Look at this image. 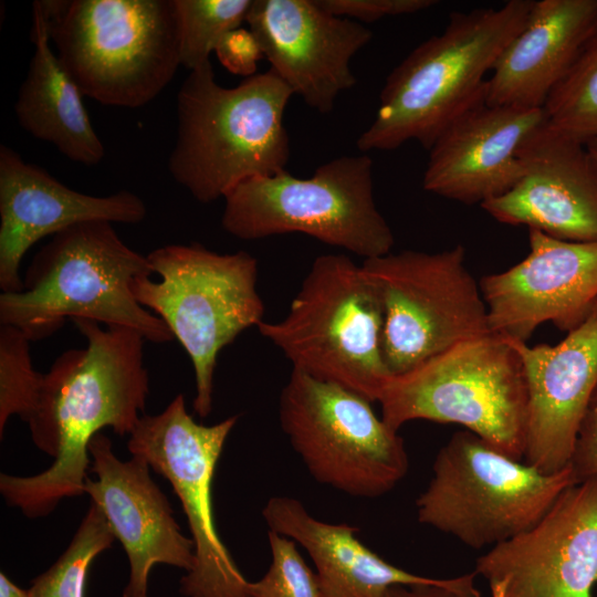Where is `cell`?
I'll return each instance as SVG.
<instances>
[{
	"instance_id": "6da1fadb",
	"label": "cell",
	"mask_w": 597,
	"mask_h": 597,
	"mask_svg": "<svg viewBox=\"0 0 597 597\" xmlns=\"http://www.w3.org/2000/svg\"><path fill=\"white\" fill-rule=\"evenodd\" d=\"M87 346L62 353L43 384L29 428L34 444L54 458L30 476L0 475V492L28 517L50 514L65 498L84 493L91 467L88 446L103 428L130 434L149 392L145 337L135 329L76 317Z\"/></svg>"
},
{
	"instance_id": "7a4b0ae2",
	"label": "cell",
	"mask_w": 597,
	"mask_h": 597,
	"mask_svg": "<svg viewBox=\"0 0 597 597\" xmlns=\"http://www.w3.org/2000/svg\"><path fill=\"white\" fill-rule=\"evenodd\" d=\"M292 90L272 70L223 87L211 62L190 71L177 95L172 178L199 202L223 198L241 182L285 170L284 113Z\"/></svg>"
},
{
	"instance_id": "3957f363",
	"label": "cell",
	"mask_w": 597,
	"mask_h": 597,
	"mask_svg": "<svg viewBox=\"0 0 597 597\" xmlns=\"http://www.w3.org/2000/svg\"><path fill=\"white\" fill-rule=\"evenodd\" d=\"M533 1L452 12L440 34L416 46L389 73L357 148L392 150L417 140L429 150L457 115L485 98L486 74L524 25Z\"/></svg>"
},
{
	"instance_id": "277c9868",
	"label": "cell",
	"mask_w": 597,
	"mask_h": 597,
	"mask_svg": "<svg viewBox=\"0 0 597 597\" xmlns=\"http://www.w3.org/2000/svg\"><path fill=\"white\" fill-rule=\"evenodd\" d=\"M147 255L130 249L107 221H86L52 237L33 256L19 292L1 293L0 324L31 341L56 332L66 318L124 326L147 342L168 343L166 324L142 306L132 284L150 276Z\"/></svg>"
},
{
	"instance_id": "5b68a950",
	"label": "cell",
	"mask_w": 597,
	"mask_h": 597,
	"mask_svg": "<svg viewBox=\"0 0 597 597\" xmlns=\"http://www.w3.org/2000/svg\"><path fill=\"white\" fill-rule=\"evenodd\" d=\"M40 2L57 57L101 104L144 106L181 65L175 0Z\"/></svg>"
},
{
	"instance_id": "8992f818",
	"label": "cell",
	"mask_w": 597,
	"mask_h": 597,
	"mask_svg": "<svg viewBox=\"0 0 597 597\" xmlns=\"http://www.w3.org/2000/svg\"><path fill=\"white\" fill-rule=\"evenodd\" d=\"M383 306L363 270L345 254L317 256L286 315L260 334L301 370L378 401L391 376L381 355Z\"/></svg>"
},
{
	"instance_id": "52a82bcc",
	"label": "cell",
	"mask_w": 597,
	"mask_h": 597,
	"mask_svg": "<svg viewBox=\"0 0 597 597\" xmlns=\"http://www.w3.org/2000/svg\"><path fill=\"white\" fill-rule=\"evenodd\" d=\"M378 402L392 430L411 420L457 423L523 460L527 387L520 355L491 333L454 344L412 369L390 376Z\"/></svg>"
},
{
	"instance_id": "ba28073f",
	"label": "cell",
	"mask_w": 597,
	"mask_h": 597,
	"mask_svg": "<svg viewBox=\"0 0 597 597\" xmlns=\"http://www.w3.org/2000/svg\"><path fill=\"white\" fill-rule=\"evenodd\" d=\"M153 273L137 277L132 291L151 310L188 354L195 370L193 410H212L219 353L243 331L263 322L258 261L247 251L218 253L199 243L167 244L147 254Z\"/></svg>"
},
{
	"instance_id": "9c48e42d",
	"label": "cell",
	"mask_w": 597,
	"mask_h": 597,
	"mask_svg": "<svg viewBox=\"0 0 597 597\" xmlns=\"http://www.w3.org/2000/svg\"><path fill=\"white\" fill-rule=\"evenodd\" d=\"M222 228L242 240L300 232L366 259L390 253L394 233L379 212L368 155L341 156L310 178L286 170L248 179L224 197Z\"/></svg>"
},
{
	"instance_id": "30bf717a",
	"label": "cell",
	"mask_w": 597,
	"mask_h": 597,
	"mask_svg": "<svg viewBox=\"0 0 597 597\" xmlns=\"http://www.w3.org/2000/svg\"><path fill=\"white\" fill-rule=\"evenodd\" d=\"M577 482L570 465L543 473L464 429L437 453L417 517L471 548L493 547L531 528Z\"/></svg>"
},
{
	"instance_id": "8fae6325",
	"label": "cell",
	"mask_w": 597,
	"mask_h": 597,
	"mask_svg": "<svg viewBox=\"0 0 597 597\" xmlns=\"http://www.w3.org/2000/svg\"><path fill=\"white\" fill-rule=\"evenodd\" d=\"M464 256L457 244L433 253L390 252L362 263L381 302V355L391 376L492 333L480 283Z\"/></svg>"
},
{
	"instance_id": "7c38bea8",
	"label": "cell",
	"mask_w": 597,
	"mask_h": 597,
	"mask_svg": "<svg viewBox=\"0 0 597 597\" xmlns=\"http://www.w3.org/2000/svg\"><path fill=\"white\" fill-rule=\"evenodd\" d=\"M369 400L292 369L279 400L283 432L310 474L356 498H378L407 474L404 439Z\"/></svg>"
},
{
	"instance_id": "4fadbf2b",
	"label": "cell",
	"mask_w": 597,
	"mask_h": 597,
	"mask_svg": "<svg viewBox=\"0 0 597 597\" xmlns=\"http://www.w3.org/2000/svg\"><path fill=\"white\" fill-rule=\"evenodd\" d=\"M238 418L198 423L179 394L160 413L143 415L129 434L132 457L169 481L187 517L196 561L180 579L186 597H250V582L221 541L212 506L214 471Z\"/></svg>"
},
{
	"instance_id": "5bb4252c",
	"label": "cell",
	"mask_w": 597,
	"mask_h": 597,
	"mask_svg": "<svg viewBox=\"0 0 597 597\" xmlns=\"http://www.w3.org/2000/svg\"><path fill=\"white\" fill-rule=\"evenodd\" d=\"M474 572L491 597H593L597 476L565 489L531 528L479 557Z\"/></svg>"
},
{
	"instance_id": "9a60e30c",
	"label": "cell",
	"mask_w": 597,
	"mask_h": 597,
	"mask_svg": "<svg viewBox=\"0 0 597 597\" xmlns=\"http://www.w3.org/2000/svg\"><path fill=\"white\" fill-rule=\"evenodd\" d=\"M528 242L525 259L479 282L491 332L524 343L544 322L575 329L597 302V241H565L528 229Z\"/></svg>"
},
{
	"instance_id": "2e32d148",
	"label": "cell",
	"mask_w": 597,
	"mask_h": 597,
	"mask_svg": "<svg viewBox=\"0 0 597 597\" xmlns=\"http://www.w3.org/2000/svg\"><path fill=\"white\" fill-rule=\"evenodd\" d=\"M245 22L270 69L322 114L355 85L350 61L373 36L360 22L333 15L316 0H253Z\"/></svg>"
},
{
	"instance_id": "e0dca14e",
	"label": "cell",
	"mask_w": 597,
	"mask_h": 597,
	"mask_svg": "<svg viewBox=\"0 0 597 597\" xmlns=\"http://www.w3.org/2000/svg\"><path fill=\"white\" fill-rule=\"evenodd\" d=\"M519 157L520 179L481 208L501 223L565 241H597V160L586 143L546 121L523 143Z\"/></svg>"
},
{
	"instance_id": "ac0fdd59",
	"label": "cell",
	"mask_w": 597,
	"mask_h": 597,
	"mask_svg": "<svg viewBox=\"0 0 597 597\" xmlns=\"http://www.w3.org/2000/svg\"><path fill=\"white\" fill-rule=\"evenodd\" d=\"M88 453L96 480L86 479L84 493L103 512L129 563L123 596L147 594L149 572L156 564L190 572L196 561L193 541L181 533L169 501L149 474V464L138 457L119 460L102 432L92 439Z\"/></svg>"
},
{
	"instance_id": "d6986e66",
	"label": "cell",
	"mask_w": 597,
	"mask_h": 597,
	"mask_svg": "<svg viewBox=\"0 0 597 597\" xmlns=\"http://www.w3.org/2000/svg\"><path fill=\"white\" fill-rule=\"evenodd\" d=\"M504 338L520 355L526 379L523 460L543 473L559 472L570 464L580 425L597 388V308L555 346L531 347Z\"/></svg>"
},
{
	"instance_id": "ffe728a7",
	"label": "cell",
	"mask_w": 597,
	"mask_h": 597,
	"mask_svg": "<svg viewBox=\"0 0 597 597\" xmlns=\"http://www.w3.org/2000/svg\"><path fill=\"white\" fill-rule=\"evenodd\" d=\"M146 205L128 190L98 197L69 188L29 164L13 149L0 147V289L23 287L20 263L39 240L86 221L138 223Z\"/></svg>"
},
{
	"instance_id": "44dd1931",
	"label": "cell",
	"mask_w": 597,
	"mask_h": 597,
	"mask_svg": "<svg viewBox=\"0 0 597 597\" xmlns=\"http://www.w3.org/2000/svg\"><path fill=\"white\" fill-rule=\"evenodd\" d=\"M546 121L544 108L472 104L429 149L423 189L463 203L504 195L522 175L521 146Z\"/></svg>"
},
{
	"instance_id": "7402d4cb",
	"label": "cell",
	"mask_w": 597,
	"mask_h": 597,
	"mask_svg": "<svg viewBox=\"0 0 597 597\" xmlns=\"http://www.w3.org/2000/svg\"><path fill=\"white\" fill-rule=\"evenodd\" d=\"M597 30V0H537L486 81L492 106L544 108Z\"/></svg>"
},
{
	"instance_id": "603a6c76",
	"label": "cell",
	"mask_w": 597,
	"mask_h": 597,
	"mask_svg": "<svg viewBox=\"0 0 597 597\" xmlns=\"http://www.w3.org/2000/svg\"><path fill=\"white\" fill-rule=\"evenodd\" d=\"M262 516L269 531L293 540L308 553L321 597H385L396 585L453 580L416 575L388 563L357 538V527L320 521L294 498L272 496Z\"/></svg>"
},
{
	"instance_id": "cb8c5ba5",
	"label": "cell",
	"mask_w": 597,
	"mask_h": 597,
	"mask_svg": "<svg viewBox=\"0 0 597 597\" xmlns=\"http://www.w3.org/2000/svg\"><path fill=\"white\" fill-rule=\"evenodd\" d=\"M31 39L34 53L14 105L19 125L72 161L100 164L104 145L91 123L82 91L51 46L40 1L32 4Z\"/></svg>"
},
{
	"instance_id": "d4e9b609",
	"label": "cell",
	"mask_w": 597,
	"mask_h": 597,
	"mask_svg": "<svg viewBox=\"0 0 597 597\" xmlns=\"http://www.w3.org/2000/svg\"><path fill=\"white\" fill-rule=\"evenodd\" d=\"M114 541L115 535L103 512L91 501L67 548L48 570L32 580L30 597H85L91 565Z\"/></svg>"
},
{
	"instance_id": "484cf974",
	"label": "cell",
	"mask_w": 597,
	"mask_h": 597,
	"mask_svg": "<svg viewBox=\"0 0 597 597\" xmlns=\"http://www.w3.org/2000/svg\"><path fill=\"white\" fill-rule=\"evenodd\" d=\"M547 122L584 143L597 138V30L549 94Z\"/></svg>"
},
{
	"instance_id": "4316f807",
	"label": "cell",
	"mask_w": 597,
	"mask_h": 597,
	"mask_svg": "<svg viewBox=\"0 0 597 597\" xmlns=\"http://www.w3.org/2000/svg\"><path fill=\"white\" fill-rule=\"evenodd\" d=\"M253 0H175L180 64L193 71L210 62L220 40L247 21Z\"/></svg>"
},
{
	"instance_id": "83f0119b",
	"label": "cell",
	"mask_w": 597,
	"mask_h": 597,
	"mask_svg": "<svg viewBox=\"0 0 597 597\" xmlns=\"http://www.w3.org/2000/svg\"><path fill=\"white\" fill-rule=\"evenodd\" d=\"M30 339L19 328L0 324V437L11 416L27 423L41 394L43 375L32 365Z\"/></svg>"
},
{
	"instance_id": "f1b7e54d",
	"label": "cell",
	"mask_w": 597,
	"mask_h": 597,
	"mask_svg": "<svg viewBox=\"0 0 597 597\" xmlns=\"http://www.w3.org/2000/svg\"><path fill=\"white\" fill-rule=\"evenodd\" d=\"M271 563L262 578L249 585L250 597H321L315 572L305 563L296 543L268 532Z\"/></svg>"
},
{
	"instance_id": "f546056e",
	"label": "cell",
	"mask_w": 597,
	"mask_h": 597,
	"mask_svg": "<svg viewBox=\"0 0 597 597\" xmlns=\"http://www.w3.org/2000/svg\"><path fill=\"white\" fill-rule=\"evenodd\" d=\"M328 13L357 22L371 23L385 17L412 14L430 7L434 0H316Z\"/></svg>"
},
{
	"instance_id": "4dcf8cb0",
	"label": "cell",
	"mask_w": 597,
	"mask_h": 597,
	"mask_svg": "<svg viewBox=\"0 0 597 597\" xmlns=\"http://www.w3.org/2000/svg\"><path fill=\"white\" fill-rule=\"evenodd\" d=\"M214 53L230 73L245 78L256 74L258 62L263 57L255 35L250 29L241 27L229 31L216 46Z\"/></svg>"
},
{
	"instance_id": "1f68e13d",
	"label": "cell",
	"mask_w": 597,
	"mask_h": 597,
	"mask_svg": "<svg viewBox=\"0 0 597 597\" xmlns=\"http://www.w3.org/2000/svg\"><path fill=\"white\" fill-rule=\"evenodd\" d=\"M569 465L578 482L597 476V388L580 425Z\"/></svg>"
},
{
	"instance_id": "d6a6232c",
	"label": "cell",
	"mask_w": 597,
	"mask_h": 597,
	"mask_svg": "<svg viewBox=\"0 0 597 597\" xmlns=\"http://www.w3.org/2000/svg\"><path fill=\"white\" fill-rule=\"evenodd\" d=\"M475 572L454 577L450 584L396 585L385 597H481L474 585Z\"/></svg>"
},
{
	"instance_id": "836d02e7",
	"label": "cell",
	"mask_w": 597,
	"mask_h": 597,
	"mask_svg": "<svg viewBox=\"0 0 597 597\" xmlns=\"http://www.w3.org/2000/svg\"><path fill=\"white\" fill-rule=\"evenodd\" d=\"M0 597H30L29 590L15 585L6 573H0Z\"/></svg>"
},
{
	"instance_id": "e575fe53",
	"label": "cell",
	"mask_w": 597,
	"mask_h": 597,
	"mask_svg": "<svg viewBox=\"0 0 597 597\" xmlns=\"http://www.w3.org/2000/svg\"><path fill=\"white\" fill-rule=\"evenodd\" d=\"M586 146L593 157L597 160V138L590 139L586 143Z\"/></svg>"
},
{
	"instance_id": "d590c367",
	"label": "cell",
	"mask_w": 597,
	"mask_h": 597,
	"mask_svg": "<svg viewBox=\"0 0 597 597\" xmlns=\"http://www.w3.org/2000/svg\"><path fill=\"white\" fill-rule=\"evenodd\" d=\"M137 597H148V594L140 595V596H137Z\"/></svg>"
},
{
	"instance_id": "8d00e7d4",
	"label": "cell",
	"mask_w": 597,
	"mask_h": 597,
	"mask_svg": "<svg viewBox=\"0 0 597 597\" xmlns=\"http://www.w3.org/2000/svg\"><path fill=\"white\" fill-rule=\"evenodd\" d=\"M595 307L597 308V302H596V305H595Z\"/></svg>"
}]
</instances>
